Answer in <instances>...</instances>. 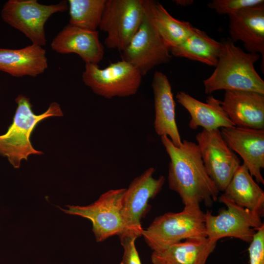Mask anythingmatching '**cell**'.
I'll return each instance as SVG.
<instances>
[{
	"label": "cell",
	"instance_id": "1",
	"mask_svg": "<svg viewBox=\"0 0 264 264\" xmlns=\"http://www.w3.org/2000/svg\"><path fill=\"white\" fill-rule=\"evenodd\" d=\"M160 137L170 159L169 188L179 195L184 206L203 202L211 206L220 191L207 173L197 143L184 140L176 147L168 136Z\"/></svg>",
	"mask_w": 264,
	"mask_h": 264
},
{
	"label": "cell",
	"instance_id": "2",
	"mask_svg": "<svg viewBox=\"0 0 264 264\" xmlns=\"http://www.w3.org/2000/svg\"><path fill=\"white\" fill-rule=\"evenodd\" d=\"M215 69L203 81L204 91L211 94L218 90H244L264 94V81L254 67L258 53L245 52L230 39H223Z\"/></svg>",
	"mask_w": 264,
	"mask_h": 264
},
{
	"label": "cell",
	"instance_id": "3",
	"mask_svg": "<svg viewBox=\"0 0 264 264\" xmlns=\"http://www.w3.org/2000/svg\"><path fill=\"white\" fill-rule=\"evenodd\" d=\"M15 100L17 107L12 123L6 132L0 135V155L6 157L14 168H19L21 161L27 160L29 155L43 154L35 149L30 141L36 126L45 118L62 116L63 113L57 102L51 103L44 113L36 114L28 97L20 95Z\"/></svg>",
	"mask_w": 264,
	"mask_h": 264
},
{
	"label": "cell",
	"instance_id": "4",
	"mask_svg": "<svg viewBox=\"0 0 264 264\" xmlns=\"http://www.w3.org/2000/svg\"><path fill=\"white\" fill-rule=\"evenodd\" d=\"M142 236L154 252L183 240L207 237L205 213L200 205L184 206L179 212H168L155 218L146 229H143Z\"/></svg>",
	"mask_w": 264,
	"mask_h": 264
},
{
	"label": "cell",
	"instance_id": "5",
	"mask_svg": "<svg viewBox=\"0 0 264 264\" xmlns=\"http://www.w3.org/2000/svg\"><path fill=\"white\" fill-rule=\"evenodd\" d=\"M68 10V2L44 5L37 0H9L1 10L2 20L19 30L32 44L41 46L46 44L44 25L53 14Z\"/></svg>",
	"mask_w": 264,
	"mask_h": 264
},
{
	"label": "cell",
	"instance_id": "6",
	"mask_svg": "<svg viewBox=\"0 0 264 264\" xmlns=\"http://www.w3.org/2000/svg\"><path fill=\"white\" fill-rule=\"evenodd\" d=\"M219 200L226 208L217 215L210 211L205 212V227L207 238L217 242L221 238L233 237L250 243L264 223L260 215L235 203L223 194Z\"/></svg>",
	"mask_w": 264,
	"mask_h": 264
},
{
	"label": "cell",
	"instance_id": "7",
	"mask_svg": "<svg viewBox=\"0 0 264 264\" xmlns=\"http://www.w3.org/2000/svg\"><path fill=\"white\" fill-rule=\"evenodd\" d=\"M144 0H106L99 26L107 33L105 45L122 51L139 27Z\"/></svg>",
	"mask_w": 264,
	"mask_h": 264
},
{
	"label": "cell",
	"instance_id": "8",
	"mask_svg": "<svg viewBox=\"0 0 264 264\" xmlns=\"http://www.w3.org/2000/svg\"><path fill=\"white\" fill-rule=\"evenodd\" d=\"M142 76L132 64L124 60L100 68L97 64H86L82 80L95 94L106 98L135 94Z\"/></svg>",
	"mask_w": 264,
	"mask_h": 264
},
{
	"label": "cell",
	"instance_id": "9",
	"mask_svg": "<svg viewBox=\"0 0 264 264\" xmlns=\"http://www.w3.org/2000/svg\"><path fill=\"white\" fill-rule=\"evenodd\" d=\"M142 22L129 44L123 50L122 60L129 62L142 76L156 66L171 60L170 49L161 37L151 19L147 0Z\"/></svg>",
	"mask_w": 264,
	"mask_h": 264
},
{
	"label": "cell",
	"instance_id": "10",
	"mask_svg": "<svg viewBox=\"0 0 264 264\" xmlns=\"http://www.w3.org/2000/svg\"><path fill=\"white\" fill-rule=\"evenodd\" d=\"M126 189H111L102 194L93 203L87 206L67 205L60 208L66 214L90 220L97 242L121 235L124 230L122 215V198Z\"/></svg>",
	"mask_w": 264,
	"mask_h": 264
},
{
	"label": "cell",
	"instance_id": "11",
	"mask_svg": "<svg viewBox=\"0 0 264 264\" xmlns=\"http://www.w3.org/2000/svg\"><path fill=\"white\" fill-rule=\"evenodd\" d=\"M203 164L220 192H224L241 165L223 139L220 129H203L195 137Z\"/></svg>",
	"mask_w": 264,
	"mask_h": 264
},
{
	"label": "cell",
	"instance_id": "12",
	"mask_svg": "<svg viewBox=\"0 0 264 264\" xmlns=\"http://www.w3.org/2000/svg\"><path fill=\"white\" fill-rule=\"evenodd\" d=\"M155 169L151 167L134 178L126 189L122 198V215L124 230L120 235L141 236L143 231L141 220L149 207V201L161 191L165 178H154Z\"/></svg>",
	"mask_w": 264,
	"mask_h": 264
},
{
	"label": "cell",
	"instance_id": "13",
	"mask_svg": "<svg viewBox=\"0 0 264 264\" xmlns=\"http://www.w3.org/2000/svg\"><path fill=\"white\" fill-rule=\"evenodd\" d=\"M228 147L243 160V164L258 183L264 184L261 170L264 168V130L236 126L220 128Z\"/></svg>",
	"mask_w": 264,
	"mask_h": 264
},
{
	"label": "cell",
	"instance_id": "14",
	"mask_svg": "<svg viewBox=\"0 0 264 264\" xmlns=\"http://www.w3.org/2000/svg\"><path fill=\"white\" fill-rule=\"evenodd\" d=\"M221 106L236 127L264 130V94L254 91L225 90Z\"/></svg>",
	"mask_w": 264,
	"mask_h": 264
},
{
	"label": "cell",
	"instance_id": "15",
	"mask_svg": "<svg viewBox=\"0 0 264 264\" xmlns=\"http://www.w3.org/2000/svg\"><path fill=\"white\" fill-rule=\"evenodd\" d=\"M229 32L234 42H243L249 53H260L264 60V3L242 9L229 16Z\"/></svg>",
	"mask_w": 264,
	"mask_h": 264
},
{
	"label": "cell",
	"instance_id": "16",
	"mask_svg": "<svg viewBox=\"0 0 264 264\" xmlns=\"http://www.w3.org/2000/svg\"><path fill=\"white\" fill-rule=\"evenodd\" d=\"M52 50L61 54L75 53L86 64H97L102 60L104 48L97 31L67 24L51 43Z\"/></svg>",
	"mask_w": 264,
	"mask_h": 264
},
{
	"label": "cell",
	"instance_id": "17",
	"mask_svg": "<svg viewBox=\"0 0 264 264\" xmlns=\"http://www.w3.org/2000/svg\"><path fill=\"white\" fill-rule=\"evenodd\" d=\"M152 86L154 94L155 131L160 136H168L176 146L180 147L182 141L176 125L175 102L169 80L164 73L156 71Z\"/></svg>",
	"mask_w": 264,
	"mask_h": 264
},
{
	"label": "cell",
	"instance_id": "18",
	"mask_svg": "<svg viewBox=\"0 0 264 264\" xmlns=\"http://www.w3.org/2000/svg\"><path fill=\"white\" fill-rule=\"evenodd\" d=\"M48 67L46 50L32 44L20 49L0 48V71L13 77H36Z\"/></svg>",
	"mask_w": 264,
	"mask_h": 264
},
{
	"label": "cell",
	"instance_id": "19",
	"mask_svg": "<svg viewBox=\"0 0 264 264\" xmlns=\"http://www.w3.org/2000/svg\"><path fill=\"white\" fill-rule=\"evenodd\" d=\"M178 103L189 113L191 117L189 127L192 130L201 127L206 130L220 129L235 126L223 110L221 101L212 95L203 103L183 91L176 95Z\"/></svg>",
	"mask_w": 264,
	"mask_h": 264
},
{
	"label": "cell",
	"instance_id": "20",
	"mask_svg": "<svg viewBox=\"0 0 264 264\" xmlns=\"http://www.w3.org/2000/svg\"><path fill=\"white\" fill-rule=\"evenodd\" d=\"M217 242L207 237L186 239L160 251H153L151 261L153 264H205Z\"/></svg>",
	"mask_w": 264,
	"mask_h": 264
},
{
	"label": "cell",
	"instance_id": "21",
	"mask_svg": "<svg viewBox=\"0 0 264 264\" xmlns=\"http://www.w3.org/2000/svg\"><path fill=\"white\" fill-rule=\"evenodd\" d=\"M223 192L239 205L263 215L264 192L243 164L239 167Z\"/></svg>",
	"mask_w": 264,
	"mask_h": 264
},
{
	"label": "cell",
	"instance_id": "22",
	"mask_svg": "<svg viewBox=\"0 0 264 264\" xmlns=\"http://www.w3.org/2000/svg\"><path fill=\"white\" fill-rule=\"evenodd\" d=\"M221 50V43L196 28L194 32L180 44L170 48L177 57H183L216 66Z\"/></svg>",
	"mask_w": 264,
	"mask_h": 264
},
{
	"label": "cell",
	"instance_id": "23",
	"mask_svg": "<svg viewBox=\"0 0 264 264\" xmlns=\"http://www.w3.org/2000/svg\"><path fill=\"white\" fill-rule=\"evenodd\" d=\"M147 2L152 22L170 49L181 44L195 31L196 27L188 22L173 17L160 3L151 0Z\"/></svg>",
	"mask_w": 264,
	"mask_h": 264
},
{
	"label": "cell",
	"instance_id": "24",
	"mask_svg": "<svg viewBox=\"0 0 264 264\" xmlns=\"http://www.w3.org/2000/svg\"><path fill=\"white\" fill-rule=\"evenodd\" d=\"M106 0H69V24L97 31Z\"/></svg>",
	"mask_w": 264,
	"mask_h": 264
},
{
	"label": "cell",
	"instance_id": "25",
	"mask_svg": "<svg viewBox=\"0 0 264 264\" xmlns=\"http://www.w3.org/2000/svg\"><path fill=\"white\" fill-rule=\"evenodd\" d=\"M264 3V0H213L208 6L220 14L229 16L242 9Z\"/></svg>",
	"mask_w": 264,
	"mask_h": 264
},
{
	"label": "cell",
	"instance_id": "26",
	"mask_svg": "<svg viewBox=\"0 0 264 264\" xmlns=\"http://www.w3.org/2000/svg\"><path fill=\"white\" fill-rule=\"evenodd\" d=\"M248 251L250 264H264V225L255 234Z\"/></svg>",
	"mask_w": 264,
	"mask_h": 264
},
{
	"label": "cell",
	"instance_id": "27",
	"mask_svg": "<svg viewBox=\"0 0 264 264\" xmlns=\"http://www.w3.org/2000/svg\"><path fill=\"white\" fill-rule=\"evenodd\" d=\"M124 253L120 264H142L135 245L137 237L130 235L119 236Z\"/></svg>",
	"mask_w": 264,
	"mask_h": 264
},
{
	"label": "cell",
	"instance_id": "28",
	"mask_svg": "<svg viewBox=\"0 0 264 264\" xmlns=\"http://www.w3.org/2000/svg\"><path fill=\"white\" fill-rule=\"evenodd\" d=\"M176 3L178 5L182 6H187L192 4L193 0H177L175 1Z\"/></svg>",
	"mask_w": 264,
	"mask_h": 264
}]
</instances>
